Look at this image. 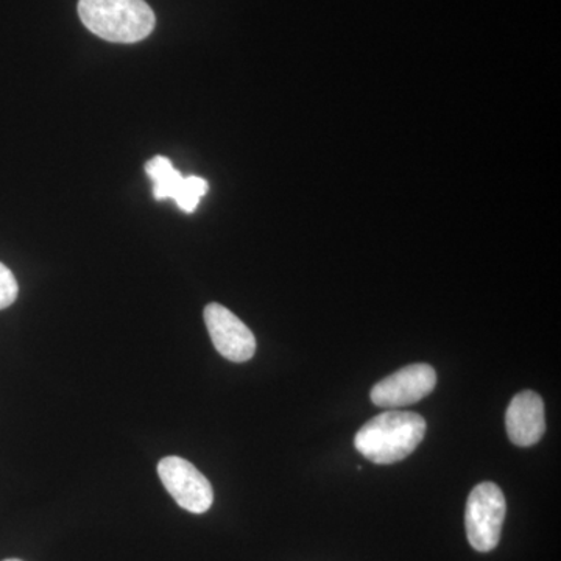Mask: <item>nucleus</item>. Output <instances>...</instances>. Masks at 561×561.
<instances>
[{"label":"nucleus","mask_w":561,"mask_h":561,"mask_svg":"<svg viewBox=\"0 0 561 561\" xmlns=\"http://www.w3.org/2000/svg\"><path fill=\"white\" fill-rule=\"evenodd\" d=\"M426 427V420L419 413L393 409L367 421L354 437V446L373 463H397L419 448Z\"/></svg>","instance_id":"1"},{"label":"nucleus","mask_w":561,"mask_h":561,"mask_svg":"<svg viewBox=\"0 0 561 561\" xmlns=\"http://www.w3.org/2000/svg\"><path fill=\"white\" fill-rule=\"evenodd\" d=\"M79 14L88 31L110 43H139L157 25L146 0H79Z\"/></svg>","instance_id":"2"},{"label":"nucleus","mask_w":561,"mask_h":561,"mask_svg":"<svg viewBox=\"0 0 561 561\" xmlns=\"http://www.w3.org/2000/svg\"><path fill=\"white\" fill-rule=\"evenodd\" d=\"M18 294H20V286L13 272L0 262V311L10 308L16 301Z\"/></svg>","instance_id":"9"},{"label":"nucleus","mask_w":561,"mask_h":561,"mask_svg":"<svg viewBox=\"0 0 561 561\" xmlns=\"http://www.w3.org/2000/svg\"><path fill=\"white\" fill-rule=\"evenodd\" d=\"M146 172L153 183V195L157 201L172 198L184 213H194L209 190L208 181L201 176H183L172 161L165 157L151 158L146 164Z\"/></svg>","instance_id":"7"},{"label":"nucleus","mask_w":561,"mask_h":561,"mask_svg":"<svg viewBox=\"0 0 561 561\" xmlns=\"http://www.w3.org/2000/svg\"><path fill=\"white\" fill-rule=\"evenodd\" d=\"M435 383H437V375L431 365H408L376 383L370 397L373 404L378 408H405L424 400L434 391Z\"/></svg>","instance_id":"5"},{"label":"nucleus","mask_w":561,"mask_h":561,"mask_svg":"<svg viewBox=\"0 0 561 561\" xmlns=\"http://www.w3.org/2000/svg\"><path fill=\"white\" fill-rule=\"evenodd\" d=\"M206 328L210 335V341L216 350L219 351L225 359L241 364L250 360L256 353V337L250 328L239 317H236L230 309L210 302L206 306L205 313Z\"/></svg>","instance_id":"6"},{"label":"nucleus","mask_w":561,"mask_h":561,"mask_svg":"<svg viewBox=\"0 0 561 561\" xmlns=\"http://www.w3.org/2000/svg\"><path fill=\"white\" fill-rule=\"evenodd\" d=\"M3 561H22V560H18V559H9V560H3Z\"/></svg>","instance_id":"10"},{"label":"nucleus","mask_w":561,"mask_h":561,"mask_svg":"<svg viewBox=\"0 0 561 561\" xmlns=\"http://www.w3.org/2000/svg\"><path fill=\"white\" fill-rule=\"evenodd\" d=\"M505 427L513 445L529 448L546 431L545 402L540 394L526 390L513 398L505 415Z\"/></svg>","instance_id":"8"},{"label":"nucleus","mask_w":561,"mask_h":561,"mask_svg":"<svg viewBox=\"0 0 561 561\" xmlns=\"http://www.w3.org/2000/svg\"><path fill=\"white\" fill-rule=\"evenodd\" d=\"M507 502L496 483L483 482L472 489L465 512L468 541L478 552H491L500 545Z\"/></svg>","instance_id":"3"},{"label":"nucleus","mask_w":561,"mask_h":561,"mask_svg":"<svg viewBox=\"0 0 561 561\" xmlns=\"http://www.w3.org/2000/svg\"><path fill=\"white\" fill-rule=\"evenodd\" d=\"M162 485L184 511L202 515L214 502V491L208 479L191 461L181 457H164L158 463Z\"/></svg>","instance_id":"4"}]
</instances>
